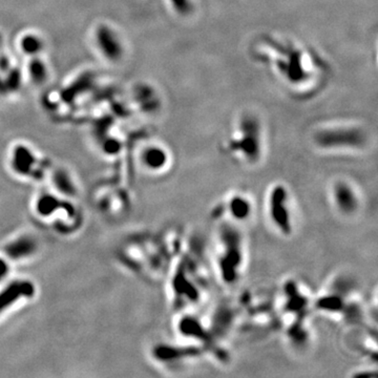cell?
I'll return each mask as SVG.
<instances>
[{"mask_svg": "<svg viewBox=\"0 0 378 378\" xmlns=\"http://www.w3.org/2000/svg\"><path fill=\"white\" fill-rule=\"evenodd\" d=\"M245 242L239 225L223 222L215 239V270L224 285L232 286L241 278L245 266Z\"/></svg>", "mask_w": 378, "mask_h": 378, "instance_id": "obj_1", "label": "cell"}, {"mask_svg": "<svg viewBox=\"0 0 378 378\" xmlns=\"http://www.w3.org/2000/svg\"><path fill=\"white\" fill-rule=\"evenodd\" d=\"M266 216L270 226L279 236L289 237L296 227V216L290 191L286 185H272L265 200Z\"/></svg>", "mask_w": 378, "mask_h": 378, "instance_id": "obj_2", "label": "cell"}, {"mask_svg": "<svg viewBox=\"0 0 378 378\" xmlns=\"http://www.w3.org/2000/svg\"><path fill=\"white\" fill-rule=\"evenodd\" d=\"M199 269L196 263H190L188 258L179 265L172 282V296L176 307H191L199 304L203 298L205 284Z\"/></svg>", "mask_w": 378, "mask_h": 378, "instance_id": "obj_3", "label": "cell"}, {"mask_svg": "<svg viewBox=\"0 0 378 378\" xmlns=\"http://www.w3.org/2000/svg\"><path fill=\"white\" fill-rule=\"evenodd\" d=\"M226 150L246 164L260 161L262 155V140L260 126L252 119H244L239 131L226 143Z\"/></svg>", "mask_w": 378, "mask_h": 378, "instance_id": "obj_4", "label": "cell"}, {"mask_svg": "<svg viewBox=\"0 0 378 378\" xmlns=\"http://www.w3.org/2000/svg\"><path fill=\"white\" fill-rule=\"evenodd\" d=\"M319 148L327 150L359 149L365 143V134L355 128H329L315 135Z\"/></svg>", "mask_w": 378, "mask_h": 378, "instance_id": "obj_5", "label": "cell"}, {"mask_svg": "<svg viewBox=\"0 0 378 378\" xmlns=\"http://www.w3.org/2000/svg\"><path fill=\"white\" fill-rule=\"evenodd\" d=\"M330 200L332 206L343 216H352L358 213L361 206L360 194L351 182L347 180H335L330 186Z\"/></svg>", "mask_w": 378, "mask_h": 378, "instance_id": "obj_6", "label": "cell"}, {"mask_svg": "<svg viewBox=\"0 0 378 378\" xmlns=\"http://www.w3.org/2000/svg\"><path fill=\"white\" fill-rule=\"evenodd\" d=\"M223 214L227 221L233 224H244L251 220L253 215V202L243 192H234L224 202Z\"/></svg>", "mask_w": 378, "mask_h": 378, "instance_id": "obj_7", "label": "cell"}, {"mask_svg": "<svg viewBox=\"0 0 378 378\" xmlns=\"http://www.w3.org/2000/svg\"><path fill=\"white\" fill-rule=\"evenodd\" d=\"M34 285L28 281H14L0 291V314L13 307L22 298L33 297Z\"/></svg>", "mask_w": 378, "mask_h": 378, "instance_id": "obj_8", "label": "cell"}, {"mask_svg": "<svg viewBox=\"0 0 378 378\" xmlns=\"http://www.w3.org/2000/svg\"><path fill=\"white\" fill-rule=\"evenodd\" d=\"M143 162H144L147 169L159 171L167 166L168 156L162 148L150 147L146 149L144 156H143Z\"/></svg>", "mask_w": 378, "mask_h": 378, "instance_id": "obj_9", "label": "cell"}, {"mask_svg": "<svg viewBox=\"0 0 378 378\" xmlns=\"http://www.w3.org/2000/svg\"><path fill=\"white\" fill-rule=\"evenodd\" d=\"M25 247H34L32 241H29L28 239H20L10 245L9 250L11 251L12 255L16 256V258H21V256H27V254L32 253L31 250L25 249Z\"/></svg>", "mask_w": 378, "mask_h": 378, "instance_id": "obj_10", "label": "cell"}, {"mask_svg": "<svg viewBox=\"0 0 378 378\" xmlns=\"http://www.w3.org/2000/svg\"><path fill=\"white\" fill-rule=\"evenodd\" d=\"M7 272H9V267H7V263L4 260L0 259V281H1V279L6 275Z\"/></svg>", "mask_w": 378, "mask_h": 378, "instance_id": "obj_11", "label": "cell"}]
</instances>
